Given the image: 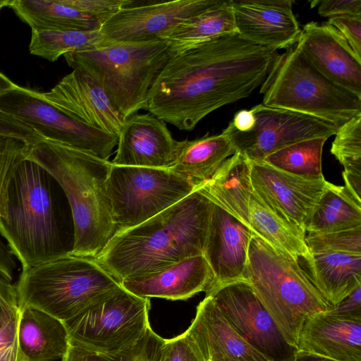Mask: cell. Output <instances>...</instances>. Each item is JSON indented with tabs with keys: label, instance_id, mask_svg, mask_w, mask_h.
I'll use <instances>...</instances> for the list:
<instances>
[{
	"label": "cell",
	"instance_id": "cell-1",
	"mask_svg": "<svg viewBox=\"0 0 361 361\" xmlns=\"http://www.w3.org/2000/svg\"><path fill=\"white\" fill-rule=\"evenodd\" d=\"M277 51L238 34L197 44L173 56L154 82L146 110L180 130L249 97L260 87Z\"/></svg>",
	"mask_w": 361,
	"mask_h": 361
},
{
	"label": "cell",
	"instance_id": "cell-2",
	"mask_svg": "<svg viewBox=\"0 0 361 361\" xmlns=\"http://www.w3.org/2000/svg\"><path fill=\"white\" fill-rule=\"evenodd\" d=\"M212 205L198 188L147 221L116 231L94 259L121 283L202 255Z\"/></svg>",
	"mask_w": 361,
	"mask_h": 361
},
{
	"label": "cell",
	"instance_id": "cell-3",
	"mask_svg": "<svg viewBox=\"0 0 361 361\" xmlns=\"http://www.w3.org/2000/svg\"><path fill=\"white\" fill-rule=\"evenodd\" d=\"M28 159L43 168L67 197L74 228L69 253L95 258L116 231L106 185L111 163L45 140L32 147Z\"/></svg>",
	"mask_w": 361,
	"mask_h": 361
},
{
	"label": "cell",
	"instance_id": "cell-4",
	"mask_svg": "<svg viewBox=\"0 0 361 361\" xmlns=\"http://www.w3.org/2000/svg\"><path fill=\"white\" fill-rule=\"evenodd\" d=\"M51 176L30 159L18 166L10 183L0 236L22 270L66 253L62 248L51 190Z\"/></svg>",
	"mask_w": 361,
	"mask_h": 361
},
{
	"label": "cell",
	"instance_id": "cell-5",
	"mask_svg": "<svg viewBox=\"0 0 361 361\" xmlns=\"http://www.w3.org/2000/svg\"><path fill=\"white\" fill-rule=\"evenodd\" d=\"M286 342L297 350L300 331L314 314L331 310L291 255L252 233L243 275Z\"/></svg>",
	"mask_w": 361,
	"mask_h": 361
},
{
	"label": "cell",
	"instance_id": "cell-6",
	"mask_svg": "<svg viewBox=\"0 0 361 361\" xmlns=\"http://www.w3.org/2000/svg\"><path fill=\"white\" fill-rule=\"evenodd\" d=\"M174 55L164 39L123 42L106 39L94 49L63 56L73 69L92 76L113 106L126 119L146 109L154 82Z\"/></svg>",
	"mask_w": 361,
	"mask_h": 361
},
{
	"label": "cell",
	"instance_id": "cell-7",
	"mask_svg": "<svg viewBox=\"0 0 361 361\" xmlns=\"http://www.w3.org/2000/svg\"><path fill=\"white\" fill-rule=\"evenodd\" d=\"M15 286L19 310L36 308L65 322L121 284L94 258L68 252L22 270Z\"/></svg>",
	"mask_w": 361,
	"mask_h": 361
},
{
	"label": "cell",
	"instance_id": "cell-8",
	"mask_svg": "<svg viewBox=\"0 0 361 361\" xmlns=\"http://www.w3.org/2000/svg\"><path fill=\"white\" fill-rule=\"evenodd\" d=\"M259 90L266 106L312 116L338 128L361 115V98L326 78L296 44L278 54Z\"/></svg>",
	"mask_w": 361,
	"mask_h": 361
},
{
	"label": "cell",
	"instance_id": "cell-9",
	"mask_svg": "<svg viewBox=\"0 0 361 361\" xmlns=\"http://www.w3.org/2000/svg\"><path fill=\"white\" fill-rule=\"evenodd\" d=\"M150 299L121 286L64 323L69 342L116 357L134 346L150 328Z\"/></svg>",
	"mask_w": 361,
	"mask_h": 361
},
{
	"label": "cell",
	"instance_id": "cell-10",
	"mask_svg": "<svg viewBox=\"0 0 361 361\" xmlns=\"http://www.w3.org/2000/svg\"><path fill=\"white\" fill-rule=\"evenodd\" d=\"M106 185L116 231L147 221L198 189L171 169L112 163Z\"/></svg>",
	"mask_w": 361,
	"mask_h": 361
},
{
	"label": "cell",
	"instance_id": "cell-11",
	"mask_svg": "<svg viewBox=\"0 0 361 361\" xmlns=\"http://www.w3.org/2000/svg\"><path fill=\"white\" fill-rule=\"evenodd\" d=\"M0 109L37 131L45 140L108 161L118 136L85 126L43 99L39 92L16 85L0 94Z\"/></svg>",
	"mask_w": 361,
	"mask_h": 361
},
{
	"label": "cell",
	"instance_id": "cell-12",
	"mask_svg": "<svg viewBox=\"0 0 361 361\" xmlns=\"http://www.w3.org/2000/svg\"><path fill=\"white\" fill-rule=\"evenodd\" d=\"M255 123L246 133L236 130L230 122L223 130L237 152L250 161H263L270 154L295 142L314 137L329 138L338 127L318 118L262 103L251 108Z\"/></svg>",
	"mask_w": 361,
	"mask_h": 361
},
{
	"label": "cell",
	"instance_id": "cell-13",
	"mask_svg": "<svg viewBox=\"0 0 361 361\" xmlns=\"http://www.w3.org/2000/svg\"><path fill=\"white\" fill-rule=\"evenodd\" d=\"M210 295L232 327L270 361H293L295 352L245 281L214 288Z\"/></svg>",
	"mask_w": 361,
	"mask_h": 361
},
{
	"label": "cell",
	"instance_id": "cell-14",
	"mask_svg": "<svg viewBox=\"0 0 361 361\" xmlns=\"http://www.w3.org/2000/svg\"><path fill=\"white\" fill-rule=\"evenodd\" d=\"M222 1L174 0L138 4L135 1H131L111 16L100 31L111 41L147 42L160 40L176 25Z\"/></svg>",
	"mask_w": 361,
	"mask_h": 361
},
{
	"label": "cell",
	"instance_id": "cell-15",
	"mask_svg": "<svg viewBox=\"0 0 361 361\" xmlns=\"http://www.w3.org/2000/svg\"><path fill=\"white\" fill-rule=\"evenodd\" d=\"M250 180L255 191L265 202L305 233L329 183L324 176L310 178L294 175L264 161H250Z\"/></svg>",
	"mask_w": 361,
	"mask_h": 361
},
{
	"label": "cell",
	"instance_id": "cell-16",
	"mask_svg": "<svg viewBox=\"0 0 361 361\" xmlns=\"http://www.w3.org/2000/svg\"><path fill=\"white\" fill-rule=\"evenodd\" d=\"M40 97L72 119L118 136L126 118L113 106L99 83L79 70L64 76Z\"/></svg>",
	"mask_w": 361,
	"mask_h": 361
},
{
	"label": "cell",
	"instance_id": "cell-17",
	"mask_svg": "<svg viewBox=\"0 0 361 361\" xmlns=\"http://www.w3.org/2000/svg\"><path fill=\"white\" fill-rule=\"evenodd\" d=\"M238 35L277 51L295 45L301 28L291 0H230Z\"/></svg>",
	"mask_w": 361,
	"mask_h": 361
},
{
	"label": "cell",
	"instance_id": "cell-18",
	"mask_svg": "<svg viewBox=\"0 0 361 361\" xmlns=\"http://www.w3.org/2000/svg\"><path fill=\"white\" fill-rule=\"evenodd\" d=\"M183 334L198 361H270L238 334L210 295Z\"/></svg>",
	"mask_w": 361,
	"mask_h": 361
},
{
	"label": "cell",
	"instance_id": "cell-19",
	"mask_svg": "<svg viewBox=\"0 0 361 361\" xmlns=\"http://www.w3.org/2000/svg\"><path fill=\"white\" fill-rule=\"evenodd\" d=\"M164 121L152 114H135L126 119L118 135V166L171 169L182 141L175 140Z\"/></svg>",
	"mask_w": 361,
	"mask_h": 361
},
{
	"label": "cell",
	"instance_id": "cell-20",
	"mask_svg": "<svg viewBox=\"0 0 361 361\" xmlns=\"http://www.w3.org/2000/svg\"><path fill=\"white\" fill-rule=\"evenodd\" d=\"M295 44L326 78L361 98V61L334 27L310 22Z\"/></svg>",
	"mask_w": 361,
	"mask_h": 361
},
{
	"label": "cell",
	"instance_id": "cell-21",
	"mask_svg": "<svg viewBox=\"0 0 361 361\" xmlns=\"http://www.w3.org/2000/svg\"><path fill=\"white\" fill-rule=\"evenodd\" d=\"M252 233L247 226L213 202L203 253L214 277L209 290L244 281Z\"/></svg>",
	"mask_w": 361,
	"mask_h": 361
},
{
	"label": "cell",
	"instance_id": "cell-22",
	"mask_svg": "<svg viewBox=\"0 0 361 361\" xmlns=\"http://www.w3.org/2000/svg\"><path fill=\"white\" fill-rule=\"evenodd\" d=\"M213 272L204 255L187 258L158 272L123 280L121 286L142 298L187 300L213 286Z\"/></svg>",
	"mask_w": 361,
	"mask_h": 361
},
{
	"label": "cell",
	"instance_id": "cell-23",
	"mask_svg": "<svg viewBox=\"0 0 361 361\" xmlns=\"http://www.w3.org/2000/svg\"><path fill=\"white\" fill-rule=\"evenodd\" d=\"M297 351L334 361H361V320L329 311L314 314L302 326Z\"/></svg>",
	"mask_w": 361,
	"mask_h": 361
},
{
	"label": "cell",
	"instance_id": "cell-24",
	"mask_svg": "<svg viewBox=\"0 0 361 361\" xmlns=\"http://www.w3.org/2000/svg\"><path fill=\"white\" fill-rule=\"evenodd\" d=\"M20 310L18 341L27 361H55L61 359L69 345L64 323L36 308Z\"/></svg>",
	"mask_w": 361,
	"mask_h": 361
},
{
	"label": "cell",
	"instance_id": "cell-25",
	"mask_svg": "<svg viewBox=\"0 0 361 361\" xmlns=\"http://www.w3.org/2000/svg\"><path fill=\"white\" fill-rule=\"evenodd\" d=\"M199 189L209 200L248 227L247 209L253 190L250 161L237 152Z\"/></svg>",
	"mask_w": 361,
	"mask_h": 361
},
{
	"label": "cell",
	"instance_id": "cell-26",
	"mask_svg": "<svg viewBox=\"0 0 361 361\" xmlns=\"http://www.w3.org/2000/svg\"><path fill=\"white\" fill-rule=\"evenodd\" d=\"M305 262L310 281L333 307L361 286V255L317 253Z\"/></svg>",
	"mask_w": 361,
	"mask_h": 361
},
{
	"label": "cell",
	"instance_id": "cell-27",
	"mask_svg": "<svg viewBox=\"0 0 361 361\" xmlns=\"http://www.w3.org/2000/svg\"><path fill=\"white\" fill-rule=\"evenodd\" d=\"M8 7L32 30L96 31L103 25L76 0H10Z\"/></svg>",
	"mask_w": 361,
	"mask_h": 361
},
{
	"label": "cell",
	"instance_id": "cell-28",
	"mask_svg": "<svg viewBox=\"0 0 361 361\" xmlns=\"http://www.w3.org/2000/svg\"><path fill=\"white\" fill-rule=\"evenodd\" d=\"M247 219L248 228L274 247L298 262L312 257L305 238L306 233L278 214L253 190L250 196Z\"/></svg>",
	"mask_w": 361,
	"mask_h": 361
},
{
	"label": "cell",
	"instance_id": "cell-29",
	"mask_svg": "<svg viewBox=\"0 0 361 361\" xmlns=\"http://www.w3.org/2000/svg\"><path fill=\"white\" fill-rule=\"evenodd\" d=\"M237 152L222 131L192 140H183L171 170L187 178L198 188L212 178L221 164Z\"/></svg>",
	"mask_w": 361,
	"mask_h": 361
},
{
	"label": "cell",
	"instance_id": "cell-30",
	"mask_svg": "<svg viewBox=\"0 0 361 361\" xmlns=\"http://www.w3.org/2000/svg\"><path fill=\"white\" fill-rule=\"evenodd\" d=\"M237 34L230 1L186 20L168 31L162 39L175 54L213 39Z\"/></svg>",
	"mask_w": 361,
	"mask_h": 361
},
{
	"label": "cell",
	"instance_id": "cell-31",
	"mask_svg": "<svg viewBox=\"0 0 361 361\" xmlns=\"http://www.w3.org/2000/svg\"><path fill=\"white\" fill-rule=\"evenodd\" d=\"M357 227H361V202L345 186L329 182L306 226V233Z\"/></svg>",
	"mask_w": 361,
	"mask_h": 361
},
{
	"label": "cell",
	"instance_id": "cell-32",
	"mask_svg": "<svg viewBox=\"0 0 361 361\" xmlns=\"http://www.w3.org/2000/svg\"><path fill=\"white\" fill-rule=\"evenodd\" d=\"M105 39L100 30H32L29 50L30 54L53 62L68 53L94 49Z\"/></svg>",
	"mask_w": 361,
	"mask_h": 361
},
{
	"label": "cell",
	"instance_id": "cell-33",
	"mask_svg": "<svg viewBox=\"0 0 361 361\" xmlns=\"http://www.w3.org/2000/svg\"><path fill=\"white\" fill-rule=\"evenodd\" d=\"M327 139L314 137L295 142L270 154L263 161L294 175L322 178V152Z\"/></svg>",
	"mask_w": 361,
	"mask_h": 361
},
{
	"label": "cell",
	"instance_id": "cell-34",
	"mask_svg": "<svg viewBox=\"0 0 361 361\" xmlns=\"http://www.w3.org/2000/svg\"><path fill=\"white\" fill-rule=\"evenodd\" d=\"M330 152L343 166V177H361V115L341 126Z\"/></svg>",
	"mask_w": 361,
	"mask_h": 361
},
{
	"label": "cell",
	"instance_id": "cell-35",
	"mask_svg": "<svg viewBox=\"0 0 361 361\" xmlns=\"http://www.w3.org/2000/svg\"><path fill=\"white\" fill-rule=\"evenodd\" d=\"M32 146L20 138L0 135V219L5 213L12 178Z\"/></svg>",
	"mask_w": 361,
	"mask_h": 361
},
{
	"label": "cell",
	"instance_id": "cell-36",
	"mask_svg": "<svg viewBox=\"0 0 361 361\" xmlns=\"http://www.w3.org/2000/svg\"><path fill=\"white\" fill-rule=\"evenodd\" d=\"M305 240L311 254L361 255V227L326 233H308Z\"/></svg>",
	"mask_w": 361,
	"mask_h": 361
},
{
	"label": "cell",
	"instance_id": "cell-37",
	"mask_svg": "<svg viewBox=\"0 0 361 361\" xmlns=\"http://www.w3.org/2000/svg\"><path fill=\"white\" fill-rule=\"evenodd\" d=\"M18 307L11 310L0 326V361H27L18 341Z\"/></svg>",
	"mask_w": 361,
	"mask_h": 361
},
{
	"label": "cell",
	"instance_id": "cell-38",
	"mask_svg": "<svg viewBox=\"0 0 361 361\" xmlns=\"http://www.w3.org/2000/svg\"><path fill=\"white\" fill-rule=\"evenodd\" d=\"M164 341L150 327L134 346L116 357V361H159Z\"/></svg>",
	"mask_w": 361,
	"mask_h": 361
},
{
	"label": "cell",
	"instance_id": "cell-39",
	"mask_svg": "<svg viewBox=\"0 0 361 361\" xmlns=\"http://www.w3.org/2000/svg\"><path fill=\"white\" fill-rule=\"evenodd\" d=\"M341 35L361 61V16H345L329 18L326 22Z\"/></svg>",
	"mask_w": 361,
	"mask_h": 361
},
{
	"label": "cell",
	"instance_id": "cell-40",
	"mask_svg": "<svg viewBox=\"0 0 361 361\" xmlns=\"http://www.w3.org/2000/svg\"><path fill=\"white\" fill-rule=\"evenodd\" d=\"M0 135L20 138L32 145L44 140L31 126L1 109Z\"/></svg>",
	"mask_w": 361,
	"mask_h": 361
},
{
	"label": "cell",
	"instance_id": "cell-41",
	"mask_svg": "<svg viewBox=\"0 0 361 361\" xmlns=\"http://www.w3.org/2000/svg\"><path fill=\"white\" fill-rule=\"evenodd\" d=\"M311 7L317 6L318 13L324 18L361 16V0H317Z\"/></svg>",
	"mask_w": 361,
	"mask_h": 361
},
{
	"label": "cell",
	"instance_id": "cell-42",
	"mask_svg": "<svg viewBox=\"0 0 361 361\" xmlns=\"http://www.w3.org/2000/svg\"><path fill=\"white\" fill-rule=\"evenodd\" d=\"M159 361H198L184 334L164 339Z\"/></svg>",
	"mask_w": 361,
	"mask_h": 361
},
{
	"label": "cell",
	"instance_id": "cell-43",
	"mask_svg": "<svg viewBox=\"0 0 361 361\" xmlns=\"http://www.w3.org/2000/svg\"><path fill=\"white\" fill-rule=\"evenodd\" d=\"M329 312L335 315L361 320V286Z\"/></svg>",
	"mask_w": 361,
	"mask_h": 361
},
{
	"label": "cell",
	"instance_id": "cell-44",
	"mask_svg": "<svg viewBox=\"0 0 361 361\" xmlns=\"http://www.w3.org/2000/svg\"><path fill=\"white\" fill-rule=\"evenodd\" d=\"M18 307L16 286L0 276V326L6 314Z\"/></svg>",
	"mask_w": 361,
	"mask_h": 361
},
{
	"label": "cell",
	"instance_id": "cell-45",
	"mask_svg": "<svg viewBox=\"0 0 361 361\" xmlns=\"http://www.w3.org/2000/svg\"><path fill=\"white\" fill-rule=\"evenodd\" d=\"M61 361H116V357L92 352L69 342L66 353Z\"/></svg>",
	"mask_w": 361,
	"mask_h": 361
},
{
	"label": "cell",
	"instance_id": "cell-46",
	"mask_svg": "<svg viewBox=\"0 0 361 361\" xmlns=\"http://www.w3.org/2000/svg\"><path fill=\"white\" fill-rule=\"evenodd\" d=\"M231 123L236 130L246 133L253 128L255 119L251 110L243 109L235 114Z\"/></svg>",
	"mask_w": 361,
	"mask_h": 361
},
{
	"label": "cell",
	"instance_id": "cell-47",
	"mask_svg": "<svg viewBox=\"0 0 361 361\" xmlns=\"http://www.w3.org/2000/svg\"><path fill=\"white\" fill-rule=\"evenodd\" d=\"M293 361H334L322 357L296 351Z\"/></svg>",
	"mask_w": 361,
	"mask_h": 361
},
{
	"label": "cell",
	"instance_id": "cell-48",
	"mask_svg": "<svg viewBox=\"0 0 361 361\" xmlns=\"http://www.w3.org/2000/svg\"><path fill=\"white\" fill-rule=\"evenodd\" d=\"M16 85L8 78L0 72V94Z\"/></svg>",
	"mask_w": 361,
	"mask_h": 361
},
{
	"label": "cell",
	"instance_id": "cell-49",
	"mask_svg": "<svg viewBox=\"0 0 361 361\" xmlns=\"http://www.w3.org/2000/svg\"><path fill=\"white\" fill-rule=\"evenodd\" d=\"M10 0H0V11L5 6H8Z\"/></svg>",
	"mask_w": 361,
	"mask_h": 361
}]
</instances>
